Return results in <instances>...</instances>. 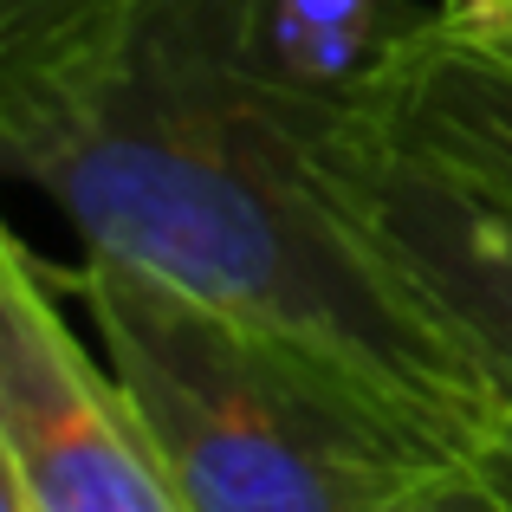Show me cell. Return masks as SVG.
I'll list each match as a JSON object with an SVG mask.
<instances>
[{
	"label": "cell",
	"instance_id": "ba28073f",
	"mask_svg": "<svg viewBox=\"0 0 512 512\" xmlns=\"http://www.w3.org/2000/svg\"><path fill=\"white\" fill-rule=\"evenodd\" d=\"M467 474H474V487L493 500V512H512V409L487 428V435H480Z\"/></svg>",
	"mask_w": 512,
	"mask_h": 512
},
{
	"label": "cell",
	"instance_id": "9c48e42d",
	"mask_svg": "<svg viewBox=\"0 0 512 512\" xmlns=\"http://www.w3.org/2000/svg\"><path fill=\"white\" fill-rule=\"evenodd\" d=\"M409 512H493V500L474 487V474H461V480H448L441 493H428V500L409 506Z\"/></svg>",
	"mask_w": 512,
	"mask_h": 512
},
{
	"label": "cell",
	"instance_id": "7a4b0ae2",
	"mask_svg": "<svg viewBox=\"0 0 512 512\" xmlns=\"http://www.w3.org/2000/svg\"><path fill=\"white\" fill-rule=\"evenodd\" d=\"M52 286L85 299L182 512H409L474 461L363 370L130 260L85 253Z\"/></svg>",
	"mask_w": 512,
	"mask_h": 512
},
{
	"label": "cell",
	"instance_id": "6da1fadb",
	"mask_svg": "<svg viewBox=\"0 0 512 512\" xmlns=\"http://www.w3.org/2000/svg\"><path fill=\"white\" fill-rule=\"evenodd\" d=\"M338 130L247 65V0H0V150L85 253L325 350L474 454L506 402L325 188Z\"/></svg>",
	"mask_w": 512,
	"mask_h": 512
},
{
	"label": "cell",
	"instance_id": "277c9868",
	"mask_svg": "<svg viewBox=\"0 0 512 512\" xmlns=\"http://www.w3.org/2000/svg\"><path fill=\"white\" fill-rule=\"evenodd\" d=\"M318 175L376 260L512 409V195L441 163L383 117L338 130Z\"/></svg>",
	"mask_w": 512,
	"mask_h": 512
},
{
	"label": "cell",
	"instance_id": "52a82bcc",
	"mask_svg": "<svg viewBox=\"0 0 512 512\" xmlns=\"http://www.w3.org/2000/svg\"><path fill=\"white\" fill-rule=\"evenodd\" d=\"M435 39L512 72V0H435Z\"/></svg>",
	"mask_w": 512,
	"mask_h": 512
},
{
	"label": "cell",
	"instance_id": "30bf717a",
	"mask_svg": "<svg viewBox=\"0 0 512 512\" xmlns=\"http://www.w3.org/2000/svg\"><path fill=\"white\" fill-rule=\"evenodd\" d=\"M7 512H33V506H26V500H20V493H13V487H7Z\"/></svg>",
	"mask_w": 512,
	"mask_h": 512
},
{
	"label": "cell",
	"instance_id": "3957f363",
	"mask_svg": "<svg viewBox=\"0 0 512 512\" xmlns=\"http://www.w3.org/2000/svg\"><path fill=\"white\" fill-rule=\"evenodd\" d=\"M52 266L0 240V474L33 512H182L124 383L78 344Z\"/></svg>",
	"mask_w": 512,
	"mask_h": 512
},
{
	"label": "cell",
	"instance_id": "5b68a950",
	"mask_svg": "<svg viewBox=\"0 0 512 512\" xmlns=\"http://www.w3.org/2000/svg\"><path fill=\"white\" fill-rule=\"evenodd\" d=\"M428 33L409 0H247V65L331 124L383 117Z\"/></svg>",
	"mask_w": 512,
	"mask_h": 512
},
{
	"label": "cell",
	"instance_id": "8992f818",
	"mask_svg": "<svg viewBox=\"0 0 512 512\" xmlns=\"http://www.w3.org/2000/svg\"><path fill=\"white\" fill-rule=\"evenodd\" d=\"M383 124L415 137L422 150H435L441 163L512 195V72L506 65L454 52L428 33L415 46L409 72H402L396 98H389Z\"/></svg>",
	"mask_w": 512,
	"mask_h": 512
}]
</instances>
